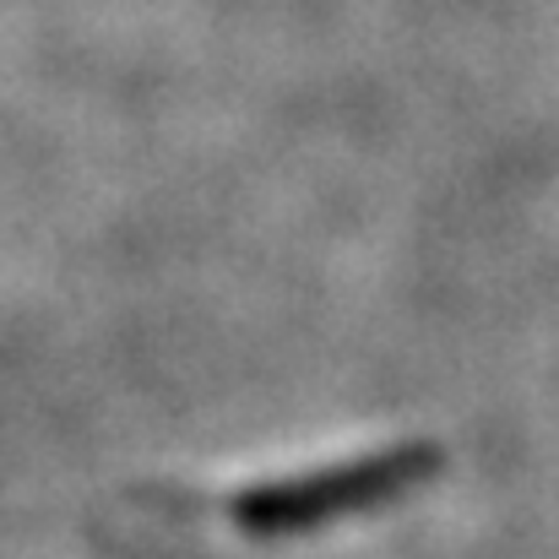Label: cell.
<instances>
[{
    "mask_svg": "<svg viewBox=\"0 0 559 559\" xmlns=\"http://www.w3.org/2000/svg\"><path fill=\"white\" fill-rule=\"evenodd\" d=\"M440 467H445L440 445H396V451L343 462V467H326V473H310V478H294V484H277V489H255L234 511L250 533H305L316 522L385 506V500L429 484Z\"/></svg>",
    "mask_w": 559,
    "mask_h": 559,
    "instance_id": "cell-1",
    "label": "cell"
}]
</instances>
